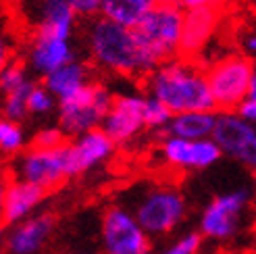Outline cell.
Here are the masks:
<instances>
[{"instance_id": "1", "label": "cell", "mask_w": 256, "mask_h": 254, "mask_svg": "<svg viewBox=\"0 0 256 254\" xmlns=\"http://www.w3.org/2000/svg\"><path fill=\"white\" fill-rule=\"evenodd\" d=\"M86 48L92 67L104 73L146 80L154 71L136 32L104 17L90 19L86 25Z\"/></svg>"}, {"instance_id": "2", "label": "cell", "mask_w": 256, "mask_h": 254, "mask_svg": "<svg viewBox=\"0 0 256 254\" xmlns=\"http://www.w3.org/2000/svg\"><path fill=\"white\" fill-rule=\"evenodd\" d=\"M148 96L162 102L173 115L192 110H216L206 80V67L196 58L177 56L158 65L144 80Z\"/></svg>"}, {"instance_id": "3", "label": "cell", "mask_w": 256, "mask_h": 254, "mask_svg": "<svg viewBox=\"0 0 256 254\" xmlns=\"http://www.w3.org/2000/svg\"><path fill=\"white\" fill-rule=\"evenodd\" d=\"M123 204L136 214V219L152 240L171 236L188 217L186 196L175 184L169 182L140 184L138 190L130 192Z\"/></svg>"}, {"instance_id": "4", "label": "cell", "mask_w": 256, "mask_h": 254, "mask_svg": "<svg viewBox=\"0 0 256 254\" xmlns=\"http://www.w3.org/2000/svg\"><path fill=\"white\" fill-rule=\"evenodd\" d=\"M254 221L252 190L238 188L221 192L206 202L198 219V232L210 244H229Z\"/></svg>"}, {"instance_id": "5", "label": "cell", "mask_w": 256, "mask_h": 254, "mask_svg": "<svg viewBox=\"0 0 256 254\" xmlns=\"http://www.w3.org/2000/svg\"><path fill=\"white\" fill-rule=\"evenodd\" d=\"M186 10L179 4H154L144 21L134 30L152 67L182 56Z\"/></svg>"}, {"instance_id": "6", "label": "cell", "mask_w": 256, "mask_h": 254, "mask_svg": "<svg viewBox=\"0 0 256 254\" xmlns=\"http://www.w3.org/2000/svg\"><path fill=\"white\" fill-rule=\"evenodd\" d=\"M256 62L242 52L219 56L206 67V80L216 110H238L250 94Z\"/></svg>"}, {"instance_id": "7", "label": "cell", "mask_w": 256, "mask_h": 254, "mask_svg": "<svg viewBox=\"0 0 256 254\" xmlns=\"http://www.w3.org/2000/svg\"><path fill=\"white\" fill-rule=\"evenodd\" d=\"M67 144L52 150L36 148V146L25 148L21 154L10 158L8 177L38 186L44 192H54L56 188H60L67 180L73 177Z\"/></svg>"}, {"instance_id": "8", "label": "cell", "mask_w": 256, "mask_h": 254, "mask_svg": "<svg viewBox=\"0 0 256 254\" xmlns=\"http://www.w3.org/2000/svg\"><path fill=\"white\" fill-rule=\"evenodd\" d=\"M112 100L114 94L104 84L94 80L78 94L58 100V125L69 138H78L86 132L98 130V127H102V121H104Z\"/></svg>"}, {"instance_id": "9", "label": "cell", "mask_w": 256, "mask_h": 254, "mask_svg": "<svg viewBox=\"0 0 256 254\" xmlns=\"http://www.w3.org/2000/svg\"><path fill=\"white\" fill-rule=\"evenodd\" d=\"M100 246L104 254H154L152 238L125 204H110L102 212Z\"/></svg>"}, {"instance_id": "10", "label": "cell", "mask_w": 256, "mask_h": 254, "mask_svg": "<svg viewBox=\"0 0 256 254\" xmlns=\"http://www.w3.org/2000/svg\"><path fill=\"white\" fill-rule=\"evenodd\" d=\"M212 140L225 158L256 173V125L246 121L238 110H219Z\"/></svg>"}, {"instance_id": "11", "label": "cell", "mask_w": 256, "mask_h": 254, "mask_svg": "<svg viewBox=\"0 0 256 254\" xmlns=\"http://www.w3.org/2000/svg\"><path fill=\"white\" fill-rule=\"evenodd\" d=\"M158 158L173 171H206L223 158L219 144L212 138L206 140H184L162 136L158 144Z\"/></svg>"}, {"instance_id": "12", "label": "cell", "mask_w": 256, "mask_h": 254, "mask_svg": "<svg viewBox=\"0 0 256 254\" xmlns=\"http://www.w3.org/2000/svg\"><path fill=\"white\" fill-rule=\"evenodd\" d=\"M146 92H127V94H114V100L102 121V132H106L108 138L117 146L130 144L134 140L146 132Z\"/></svg>"}, {"instance_id": "13", "label": "cell", "mask_w": 256, "mask_h": 254, "mask_svg": "<svg viewBox=\"0 0 256 254\" xmlns=\"http://www.w3.org/2000/svg\"><path fill=\"white\" fill-rule=\"evenodd\" d=\"M75 58H78L75 48L71 46V38L67 36L32 32L28 46H25V67L42 80Z\"/></svg>"}, {"instance_id": "14", "label": "cell", "mask_w": 256, "mask_h": 254, "mask_svg": "<svg viewBox=\"0 0 256 254\" xmlns=\"http://www.w3.org/2000/svg\"><path fill=\"white\" fill-rule=\"evenodd\" d=\"M117 144L108 138L106 132L100 127L92 132H86L78 138H71L67 150H69V162H71V173L73 177L84 175L92 169H98L112 158Z\"/></svg>"}, {"instance_id": "15", "label": "cell", "mask_w": 256, "mask_h": 254, "mask_svg": "<svg viewBox=\"0 0 256 254\" xmlns=\"http://www.w3.org/2000/svg\"><path fill=\"white\" fill-rule=\"evenodd\" d=\"M25 17L32 32H50L71 38L75 32V15L69 0H25Z\"/></svg>"}, {"instance_id": "16", "label": "cell", "mask_w": 256, "mask_h": 254, "mask_svg": "<svg viewBox=\"0 0 256 254\" xmlns=\"http://www.w3.org/2000/svg\"><path fill=\"white\" fill-rule=\"evenodd\" d=\"M48 192L42 188L32 186L28 182L8 177V182L2 188V198H0V214H2V223L12 227L25 219L36 214V208L42 204Z\"/></svg>"}, {"instance_id": "17", "label": "cell", "mask_w": 256, "mask_h": 254, "mask_svg": "<svg viewBox=\"0 0 256 254\" xmlns=\"http://www.w3.org/2000/svg\"><path fill=\"white\" fill-rule=\"evenodd\" d=\"M56 219L50 212H38L17 225L8 227L4 248L8 254H38L52 236Z\"/></svg>"}, {"instance_id": "18", "label": "cell", "mask_w": 256, "mask_h": 254, "mask_svg": "<svg viewBox=\"0 0 256 254\" xmlns=\"http://www.w3.org/2000/svg\"><path fill=\"white\" fill-rule=\"evenodd\" d=\"M221 10L216 8H196L186 10L184 21V38H182V56L196 58L219 28Z\"/></svg>"}, {"instance_id": "19", "label": "cell", "mask_w": 256, "mask_h": 254, "mask_svg": "<svg viewBox=\"0 0 256 254\" xmlns=\"http://www.w3.org/2000/svg\"><path fill=\"white\" fill-rule=\"evenodd\" d=\"M92 82H94L92 67L80 58H75V60L67 62V65L58 67L56 71H52L42 80V84L56 96V100H65L73 94H78L80 90H84V88L90 86Z\"/></svg>"}, {"instance_id": "20", "label": "cell", "mask_w": 256, "mask_h": 254, "mask_svg": "<svg viewBox=\"0 0 256 254\" xmlns=\"http://www.w3.org/2000/svg\"><path fill=\"white\" fill-rule=\"evenodd\" d=\"M219 110H192L173 115L162 136L184 138V140H206L212 138Z\"/></svg>"}, {"instance_id": "21", "label": "cell", "mask_w": 256, "mask_h": 254, "mask_svg": "<svg viewBox=\"0 0 256 254\" xmlns=\"http://www.w3.org/2000/svg\"><path fill=\"white\" fill-rule=\"evenodd\" d=\"M152 8H154V0H104L100 17L136 30Z\"/></svg>"}, {"instance_id": "22", "label": "cell", "mask_w": 256, "mask_h": 254, "mask_svg": "<svg viewBox=\"0 0 256 254\" xmlns=\"http://www.w3.org/2000/svg\"><path fill=\"white\" fill-rule=\"evenodd\" d=\"M30 144L32 140H28V134L19 121H10L4 117L0 119V150L4 156L15 158L25 148H30Z\"/></svg>"}, {"instance_id": "23", "label": "cell", "mask_w": 256, "mask_h": 254, "mask_svg": "<svg viewBox=\"0 0 256 254\" xmlns=\"http://www.w3.org/2000/svg\"><path fill=\"white\" fill-rule=\"evenodd\" d=\"M204 242L200 232H186L182 236L173 238L167 246H162L154 254H200L204 250Z\"/></svg>"}, {"instance_id": "24", "label": "cell", "mask_w": 256, "mask_h": 254, "mask_svg": "<svg viewBox=\"0 0 256 254\" xmlns=\"http://www.w3.org/2000/svg\"><path fill=\"white\" fill-rule=\"evenodd\" d=\"M144 117H146V132H162L167 130V125L173 117V112L158 102L156 98L146 94V106H144Z\"/></svg>"}, {"instance_id": "25", "label": "cell", "mask_w": 256, "mask_h": 254, "mask_svg": "<svg viewBox=\"0 0 256 254\" xmlns=\"http://www.w3.org/2000/svg\"><path fill=\"white\" fill-rule=\"evenodd\" d=\"M54 106H58L56 96L48 90L44 84H34L32 92L28 96V112L30 115H48Z\"/></svg>"}, {"instance_id": "26", "label": "cell", "mask_w": 256, "mask_h": 254, "mask_svg": "<svg viewBox=\"0 0 256 254\" xmlns=\"http://www.w3.org/2000/svg\"><path fill=\"white\" fill-rule=\"evenodd\" d=\"M69 136L62 132L60 125H52V127H42L40 132H36L32 138V144L36 148H46V150H52V148H60L69 142Z\"/></svg>"}, {"instance_id": "27", "label": "cell", "mask_w": 256, "mask_h": 254, "mask_svg": "<svg viewBox=\"0 0 256 254\" xmlns=\"http://www.w3.org/2000/svg\"><path fill=\"white\" fill-rule=\"evenodd\" d=\"M69 4L80 19H96L100 17L104 0H69Z\"/></svg>"}, {"instance_id": "28", "label": "cell", "mask_w": 256, "mask_h": 254, "mask_svg": "<svg viewBox=\"0 0 256 254\" xmlns=\"http://www.w3.org/2000/svg\"><path fill=\"white\" fill-rule=\"evenodd\" d=\"M238 44H240V52L248 56L250 60H256V28H246L240 32L238 38Z\"/></svg>"}, {"instance_id": "29", "label": "cell", "mask_w": 256, "mask_h": 254, "mask_svg": "<svg viewBox=\"0 0 256 254\" xmlns=\"http://www.w3.org/2000/svg\"><path fill=\"white\" fill-rule=\"evenodd\" d=\"M232 0H179V6L184 10H196V8H216L221 10Z\"/></svg>"}, {"instance_id": "30", "label": "cell", "mask_w": 256, "mask_h": 254, "mask_svg": "<svg viewBox=\"0 0 256 254\" xmlns=\"http://www.w3.org/2000/svg\"><path fill=\"white\" fill-rule=\"evenodd\" d=\"M248 98H250V100H256V69H254V78H252V86H250Z\"/></svg>"}, {"instance_id": "31", "label": "cell", "mask_w": 256, "mask_h": 254, "mask_svg": "<svg viewBox=\"0 0 256 254\" xmlns=\"http://www.w3.org/2000/svg\"><path fill=\"white\" fill-rule=\"evenodd\" d=\"M200 254H229V252H225L221 248H208V250H202Z\"/></svg>"}, {"instance_id": "32", "label": "cell", "mask_w": 256, "mask_h": 254, "mask_svg": "<svg viewBox=\"0 0 256 254\" xmlns=\"http://www.w3.org/2000/svg\"><path fill=\"white\" fill-rule=\"evenodd\" d=\"M67 254H104V252H96V250H73V252H67Z\"/></svg>"}, {"instance_id": "33", "label": "cell", "mask_w": 256, "mask_h": 254, "mask_svg": "<svg viewBox=\"0 0 256 254\" xmlns=\"http://www.w3.org/2000/svg\"><path fill=\"white\" fill-rule=\"evenodd\" d=\"M154 4H179V0H154Z\"/></svg>"}, {"instance_id": "34", "label": "cell", "mask_w": 256, "mask_h": 254, "mask_svg": "<svg viewBox=\"0 0 256 254\" xmlns=\"http://www.w3.org/2000/svg\"><path fill=\"white\" fill-rule=\"evenodd\" d=\"M252 196H254V202H256V177H254V186H252Z\"/></svg>"}]
</instances>
